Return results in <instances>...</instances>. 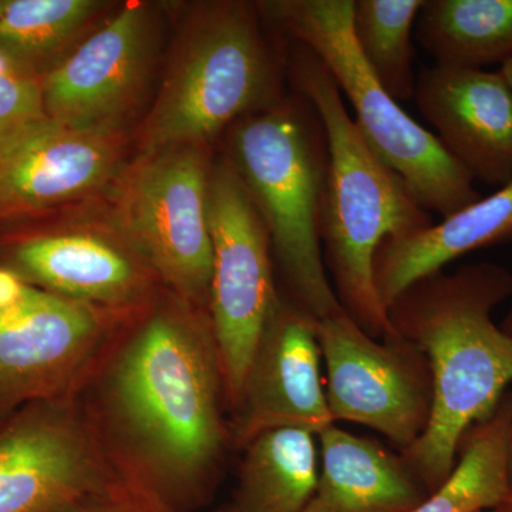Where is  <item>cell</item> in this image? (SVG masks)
Here are the masks:
<instances>
[{"label": "cell", "mask_w": 512, "mask_h": 512, "mask_svg": "<svg viewBox=\"0 0 512 512\" xmlns=\"http://www.w3.org/2000/svg\"><path fill=\"white\" fill-rule=\"evenodd\" d=\"M114 467L173 512L210 503L234 450L210 313L170 292L127 322L80 392Z\"/></svg>", "instance_id": "1"}, {"label": "cell", "mask_w": 512, "mask_h": 512, "mask_svg": "<svg viewBox=\"0 0 512 512\" xmlns=\"http://www.w3.org/2000/svg\"><path fill=\"white\" fill-rule=\"evenodd\" d=\"M511 296V272L478 262L424 276L387 308L394 332L424 353L433 376L429 427L402 451L430 494L453 473L468 430L512 386V338L493 318Z\"/></svg>", "instance_id": "2"}, {"label": "cell", "mask_w": 512, "mask_h": 512, "mask_svg": "<svg viewBox=\"0 0 512 512\" xmlns=\"http://www.w3.org/2000/svg\"><path fill=\"white\" fill-rule=\"evenodd\" d=\"M291 69L296 90L318 111L328 138L326 271L343 311L367 335L384 339L394 330L375 285L377 249L386 239L407 237L433 222L402 178L367 146L325 64L298 43Z\"/></svg>", "instance_id": "3"}, {"label": "cell", "mask_w": 512, "mask_h": 512, "mask_svg": "<svg viewBox=\"0 0 512 512\" xmlns=\"http://www.w3.org/2000/svg\"><path fill=\"white\" fill-rule=\"evenodd\" d=\"M227 160L264 221L286 298L315 320L345 312L323 261L329 148L311 101L298 92L232 124Z\"/></svg>", "instance_id": "4"}, {"label": "cell", "mask_w": 512, "mask_h": 512, "mask_svg": "<svg viewBox=\"0 0 512 512\" xmlns=\"http://www.w3.org/2000/svg\"><path fill=\"white\" fill-rule=\"evenodd\" d=\"M262 15L308 47L352 104L367 146L399 175L424 211L450 217L480 200L476 181L387 94L357 49L353 0H274Z\"/></svg>", "instance_id": "5"}, {"label": "cell", "mask_w": 512, "mask_h": 512, "mask_svg": "<svg viewBox=\"0 0 512 512\" xmlns=\"http://www.w3.org/2000/svg\"><path fill=\"white\" fill-rule=\"evenodd\" d=\"M258 6H204L185 33L141 131L144 156L204 146L249 114L278 104V67L259 25Z\"/></svg>", "instance_id": "6"}, {"label": "cell", "mask_w": 512, "mask_h": 512, "mask_svg": "<svg viewBox=\"0 0 512 512\" xmlns=\"http://www.w3.org/2000/svg\"><path fill=\"white\" fill-rule=\"evenodd\" d=\"M131 319L0 268V419L26 404L82 392Z\"/></svg>", "instance_id": "7"}, {"label": "cell", "mask_w": 512, "mask_h": 512, "mask_svg": "<svg viewBox=\"0 0 512 512\" xmlns=\"http://www.w3.org/2000/svg\"><path fill=\"white\" fill-rule=\"evenodd\" d=\"M211 174L204 146L148 154L128 175L119 202L123 241L168 291L207 311Z\"/></svg>", "instance_id": "8"}, {"label": "cell", "mask_w": 512, "mask_h": 512, "mask_svg": "<svg viewBox=\"0 0 512 512\" xmlns=\"http://www.w3.org/2000/svg\"><path fill=\"white\" fill-rule=\"evenodd\" d=\"M212 275L208 313L220 350L229 409H235L256 343L279 293L264 221L224 158L210 184Z\"/></svg>", "instance_id": "9"}, {"label": "cell", "mask_w": 512, "mask_h": 512, "mask_svg": "<svg viewBox=\"0 0 512 512\" xmlns=\"http://www.w3.org/2000/svg\"><path fill=\"white\" fill-rule=\"evenodd\" d=\"M333 421L382 434L399 451L423 436L433 413L427 357L396 332L375 339L340 312L316 323Z\"/></svg>", "instance_id": "10"}, {"label": "cell", "mask_w": 512, "mask_h": 512, "mask_svg": "<svg viewBox=\"0 0 512 512\" xmlns=\"http://www.w3.org/2000/svg\"><path fill=\"white\" fill-rule=\"evenodd\" d=\"M116 470L80 393L0 419V512L55 510Z\"/></svg>", "instance_id": "11"}, {"label": "cell", "mask_w": 512, "mask_h": 512, "mask_svg": "<svg viewBox=\"0 0 512 512\" xmlns=\"http://www.w3.org/2000/svg\"><path fill=\"white\" fill-rule=\"evenodd\" d=\"M316 323L279 293L231 413L235 451L269 431L303 430L318 436L335 424L320 370Z\"/></svg>", "instance_id": "12"}, {"label": "cell", "mask_w": 512, "mask_h": 512, "mask_svg": "<svg viewBox=\"0 0 512 512\" xmlns=\"http://www.w3.org/2000/svg\"><path fill=\"white\" fill-rule=\"evenodd\" d=\"M153 52V16L131 5L43 77L46 116L82 130H117L143 90Z\"/></svg>", "instance_id": "13"}, {"label": "cell", "mask_w": 512, "mask_h": 512, "mask_svg": "<svg viewBox=\"0 0 512 512\" xmlns=\"http://www.w3.org/2000/svg\"><path fill=\"white\" fill-rule=\"evenodd\" d=\"M417 106L474 181H512V90L500 70L434 64L417 77Z\"/></svg>", "instance_id": "14"}, {"label": "cell", "mask_w": 512, "mask_h": 512, "mask_svg": "<svg viewBox=\"0 0 512 512\" xmlns=\"http://www.w3.org/2000/svg\"><path fill=\"white\" fill-rule=\"evenodd\" d=\"M117 130H82L46 119L0 140V207L36 210L97 190L119 168Z\"/></svg>", "instance_id": "15"}, {"label": "cell", "mask_w": 512, "mask_h": 512, "mask_svg": "<svg viewBox=\"0 0 512 512\" xmlns=\"http://www.w3.org/2000/svg\"><path fill=\"white\" fill-rule=\"evenodd\" d=\"M15 264V271L30 284L126 318L148 306L158 281L126 242L93 232L28 239L16 248Z\"/></svg>", "instance_id": "16"}, {"label": "cell", "mask_w": 512, "mask_h": 512, "mask_svg": "<svg viewBox=\"0 0 512 512\" xmlns=\"http://www.w3.org/2000/svg\"><path fill=\"white\" fill-rule=\"evenodd\" d=\"M316 441L318 480L303 512H412L430 495L402 451L336 424Z\"/></svg>", "instance_id": "17"}, {"label": "cell", "mask_w": 512, "mask_h": 512, "mask_svg": "<svg viewBox=\"0 0 512 512\" xmlns=\"http://www.w3.org/2000/svg\"><path fill=\"white\" fill-rule=\"evenodd\" d=\"M512 242V181L423 231L382 242L375 285L384 308L424 276L478 249Z\"/></svg>", "instance_id": "18"}, {"label": "cell", "mask_w": 512, "mask_h": 512, "mask_svg": "<svg viewBox=\"0 0 512 512\" xmlns=\"http://www.w3.org/2000/svg\"><path fill=\"white\" fill-rule=\"evenodd\" d=\"M237 483L215 512H303L318 480V441L303 430H275L241 451Z\"/></svg>", "instance_id": "19"}, {"label": "cell", "mask_w": 512, "mask_h": 512, "mask_svg": "<svg viewBox=\"0 0 512 512\" xmlns=\"http://www.w3.org/2000/svg\"><path fill=\"white\" fill-rule=\"evenodd\" d=\"M414 30L436 64L503 66L512 59V0H424Z\"/></svg>", "instance_id": "20"}, {"label": "cell", "mask_w": 512, "mask_h": 512, "mask_svg": "<svg viewBox=\"0 0 512 512\" xmlns=\"http://www.w3.org/2000/svg\"><path fill=\"white\" fill-rule=\"evenodd\" d=\"M508 404L471 427L446 483L412 512H478L512 503L507 470Z\"/></svg>", "instance_id": "21"}, {"label": "cell", "mask_w": 512, "mask_h": 512, "mask_svg": "<svg viewBox=\"0 0 512 512\" xmlns=\"http://www.w3.org/2000/svg\"><path fill=\"white\" fill-rule=\"evenodd\" d=\"M424 0H353L357 49L380 86L396 100L414 99L413 30Z\"/></svg>", "instance_id": "22"}, {"label": "cell", "mask_w": 512, "mask_h": 512, "mask_svg": "<svg viewBox=\"0 0 512 512\" xmlns=\"http://www.w3.org/2000/svg\"><path fill=\"white\" fill-rule=\"evenodd\" d=\"M97 0H0V50L35 67L96 15Z\"/></svg>", "instance_id": "23"}, {"label": "cell", "mask_w": 512, "mask_h": 512, "mask_svg": "<svg viewBox=\"0 0 512 512\" xmlns=\"http://www.w3.org/2000/svg\"><path fill=\"white\" fill-rule=\"evenodd\" d=\"M46 117L36 67L0 50V140Z\"/></svg>", "instance_id": "24"}, {"label": "cell", "mask_w": 512, "mask_h": 512, "mask_svg": "<svg viewBox=\"0 0 512 512\" xmlns=\"http://www.w3.org/2000/svg\"><path fill=\"white\" fill-rule=\"evenodd\" d=\"M47 512H173L119 470L96 490Z\"/></svg>", "instance_id": "25"}, {"label": "cell", "mask_w": 512, "mask_h": 512, "mask_svg": "<svg viewBox=\"0 0 512 512\" xmlns=\"http://www.w3.org/2000/svg\"><path fill=\"white\" fill-rule=\"evenodd\" d=\"M505 399L508 404V431H507V470L508 480H510L512 490V386L507 393H505Z\"/></svg>", "instance_id": "26"}, {"label": "cell", "mask_w": 512, "mask_h": 512, "mask_svg": "<svg viewBox=\"0 0 512 512\" xmlns=\"http://www.w3.org/2000/svg\"><path fill=\"white\" fill-rule=\"evenodd\" d=\"M501 329L504 330L505 333H507L510 338H512V302L510 309H508L507 315H505V318L503 322H501Z\"/></svg>", "instance_id": "27"}, {"label": "cell", "mask_w": 512, "mask_h": 512, "mask_svg": "<svg viewBox=\"0 0 512 512\" xmlns=\"http://www.w3.org/2000/svg\"><path fill=\"white\" fill-rule=\"evenodd\" d=\"M500 72L503 74L504 79L507 80L508 86H510L512 90V59L501 66Z\"/></svg>", "instance_id": "28"}, {"label": "cell", "mask_w": 512, "mask_h": 512, "mask_svg": "<svg viewBox=\"0 0 512 512\" xmlns=\"http://www.w3.org/2000/svg\"><path fill=\"white\" fill-rule=\"evenodd\" d=\"M478 512H512V503L498 505V507L488 508V510L478 511Z\"/></svg>", "instance_id": "29"}]
</instances>
